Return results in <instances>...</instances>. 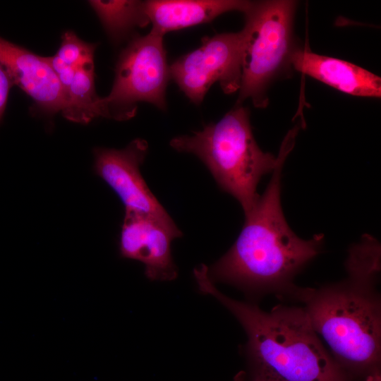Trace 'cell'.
I'll use <instances>...</instances> for the list:
<instances>
[{"label":"cell","mask_w":381,"mask_h":381,"mask_svg":"<svg viewBox=\"0 0 381 381\" xmlns=\"http://www.w3.org/2000/svg\"><path fill=\"white\" fill-rule=\"evenodd\" d=\"M175 238L155 220L126 212L120 234V254L141 262L149 279L172 281L178 275L171 252V243Z\"/></svg>","instance_id":"obj_9"},{"label":"cell","mask_w":381,"mask_h":381,"mask_svg":"<svg viewBox=\"0 0 381 381\" xmlns=\"http://www.w3.org/2000/svg\"><path fill=\"white\" fill-rule=\"evenodd\" d=\"M298 127L284 138L277 156L262 151L253 136L249 109L236 104L219 121L193 135L172 138L170 146L191 153L208 169L219 188L235 198L247 214L257 202L262 177L283 164L291 151Z\"/></svg>","instance_id":"obj_4"},{"label":"cell","mask_w":381,"mask_h":381,"mask_svg":"<svg viewBox=\"0 0 381 381\" xmlns=\"http://www.w3.org/2000/svg\"><path fill=\"white\" fill-rule=\"evenodd\" d=\"M65 96L67 111L64 116L66 119L88 123L96 117H103L101 97L95 92L94 64L75 69Z\"/></svg>","instance_id":"obj_14"},{"label":"cell","mask_w":381,"mask_h":381,"mask_svg":"<svg viewBox=\"0 0 381 381\" xmlns=\"http://www.w3.org/2000/svg\"><path fill=\"white\" fill-rule=\"evenodd\" d=\"M147 152L148 144L142 138L121 150L97 147L93 150L95 172L119 197L126 212L155 220L176 238L181 237V231L142 176L140 166Z\"/></svg>","instance_id":"obj_8"},{"label":"cell","mask_w":381,"mask_h":381,"mask_svg":"<svg viewBox=\"0 0 381 381\" xmlns=\"http://www.w3.org/2000/svg\"><path fill=\"white\" fill-rule=\"evenodd\" d=\"M297 3L289 0L252 1L244 13L241 82L236 104L250 99L257 108L268 104L267 90L290 66L293 22Z\"/></svg>","instance_id":"obj_5"},{"label":"cell","mask_w":381,"mask_h":381,"mask_svg":"<svg viewBox=\"0 0 381 381\" xmlns=\"http://www.w3.org/2000/svg\"><path fill=\"white\" fill-rule=\"evenodd\" d=\"M107 33L116 43L121 42L136 27L150 24L145 1H89Z\"/></svg>","instance_id":"obj_13"},{"label":"cell","mask_w":381,"mask_h":381,"mask_svg":"<svg viewBox=\"0 0 381 381\" xmlns=\"http://www.w3.org/2000/svg\"><path fill=\"white\" fill-rule=\"evenodd\" d=\"M243 45L242 30L205 37L198 48L169 66L171 79L196 105L202 102L209 89L217 82L225 94L238 91Z\"/></svg>","instance_id":"obj_7"},{"label":"cell","mask_w":381,"mask_h":381,"mask_svg":"<svg viewBox=\"0 0 381 381\" xmlns=\"http://www.w3.org/2000/svg\"><path fill=\"white\" fill-rule=\"evenodd\" d=\"M0 63L14 85L28 94L42 111L53 114L67 111V102L47 58L0 37Z\"/></svg>","instance_id":"obj_10"},{"label":"cell","mask_w":381,"mask_h":381,"mask_svg":"<svg viewBox=\"0 0 381 381\" xmlns=\"http://www.w3.org/2000/svg\"><path fill=\"white\" fill-rule=\"evenodd\" d=\"M199 290L237 318L248 341L251 377L272 381H353L336 362L313 329L303 307L277 306L270 311L228 297L212 281L208 267L193 270Z\"/></svg>","instance_id":"obj_2"},{"label":"cell","mask_w":381,"mask_h":381,"mask_svg":"<svg viewBox=\"0 0 381 381\" xmlns=\"http://www.w3.org/2000/svg\"><path fill=\"white\" fill-rule=\"evenodd\" d=\"M345 267L344 281L318 289L296 286L289 297L304 304L315 332L354 380L380 369L381 305L375 289L379 247L368 241L353 244Z\"/></svg>","instance_id":"obj_1"},{"label":"cell","mask_w":381,"mask_h":381,"mask_svg":"<svg viewBox=\"0 0 381 381\" xmlns=\"http://www.w3.org/2000/svg\"><path fill=\"white\" fill-rule=\"evenodd\" d=\"M283 165L272 173L265 190L245 214L234 245L208 267L212 282L232 284L252 295L287 297L296 286L294 277L320 253L322 234L303 239L285 219L281 204Z\"/></svg>","instance_id":"obj_3"},{"label":"cell","mask_w":381,"mask_h":381,"mask_svg":"<svg viewBox=\"0 0 381 381\" xmlns=\"http://www.w3.org/2000/svg\"><path fill=\"white\" fill-rule=\"evenodd\" d=\"M363 381H381L380 369L376 370L366 375L365 377H363Z\"/></svg>","instance_id":"obj_17"},{"label":"cell","mask_w":381,"mask_h":381,"mask_svg":"<svg viewBox=\"0 0 381 381\" xmlns=\"http://www.w3.org/2000/svg\"><path fill=\"white\" fill-rule=\"evenodd\" d=\"M13 85L8 72L0 63V123L4 114L10 90Z\"/></svg>","instance_id":"obj_16"},{"label":"cell","mask_w":381,"mask_h":381,"mask_svg":"<svg viewBox=\"0 0 381 381\" xmlns=\"http://www.w3.org/2000/svg\"><path fill=\"white\" fill-rule=\"evenodd\" d=\"M170 79L163 37L151 32L133 36L119 54L109 94L101 97L103 117L128 120L135 115L140 102L166 111Z\"/></svg>","instance_id":"obj_6"},{"label":"cell","mask_w":381,"mask_h":381,"mask_svg":"<svg viewBox=\"0 0 381 381\" xmlns=\"http://www.w3.org/2000/svg\"><path fill=\"white\" fill-rule=\"evenodd\" d=\"M252 1L237 0H150L145 8L150 32L164 35L171 31L209 23L232 11L245 13Z\"/></svg>","instance_id":"obj_12"},{"label":"cell","mask_w":381,"mask_h":381,"mask_svg":"<svg viewBox=\"0 0 381 381\" xmlns=\"http://www.w3.org/2000/svg\"><path fill=\"white\" fill-rule=\"evenodd\" d=\"M296 71L342 92L358 97H380L381 79L348 61L295 48L289 59Z\"/></svg>","instance_id":"obj_11"},{"label":"cell","mask_w":381,"mask_h":381,"mask_svg":"<svg viewBox=\"0 0 381 381\" xmlns=\"http://www.w3.org/2000/svg\"><path fill=\"white\" fill-rule=\"evenodd\" d=\"M97 44L80 39L72 30L65 32L61 42L54 55L63 64L75 69L94 64V54Z\"/></svg>","instance_id":"obj_15"},{"label":"cell","mask_w":381,"mask_h":381,"mask_svg":"<svg viewBox=\"0 0 381 381\" xmlns=\"http://www.w3.org/2000/svg\"><path fill=\"white\" fill-rule=\"evenodd\" d=\"M247 381H272L270 380L258 378V377H250Z\"/></svg>","instance_id":"obj_18"}]
</instances>
